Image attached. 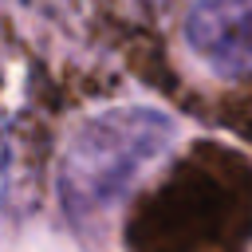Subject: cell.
I'll use <instances>...</instances> for the list:
<instances>
[{
	"instance_id": "cell-1",
	"label": "cell",
	"mask_w": 252,
	"mask_h": 252,
	"mask_svg": "<svg viewBox=\"0 0 252 252\" xmlns=\"http://www.w3.org/2000/svg\"><path fill=\"white\" fill-rule=\"evenodd\" d=\"M177 126L158 106H110L91 114L63 146L59 197L71 217L110 213L130 185L165 154Z\"/></svg>"
},
{
	"instance_id": "cell-2",
	"label": "cell",
	"mask_w": 252,
	"mask_h": 252,
	"mask_svg": "<svg viewBox=\"0 0 252 252\" xmlns=\"http://www.w3.org/2000/svg\"><path fill=\"white\" fill-rule=\"evenodd\" d=\"M185 39L224 79H252V0H193Z\"/></svg>"
}]
</instances>
